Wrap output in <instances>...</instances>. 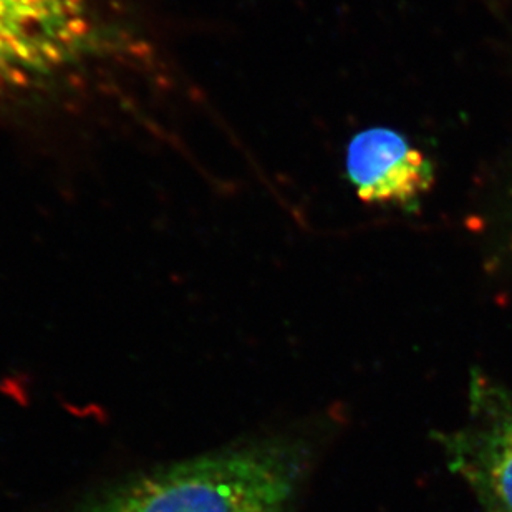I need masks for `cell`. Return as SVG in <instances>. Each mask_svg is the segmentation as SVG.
Here are the masks:
<instances>
[{"label":"cell","mask_w":512,"mask_h":512,"mask_svg":"<svg viewBox=\"0 0 512 512\" xmlns=\"http://www.w3.org/2000/svg\"><path fill=\"white\" fill-rule=\"evenodd\" d=\"M436 440L481 512H512V397L503 385L474 372L468 421Z\"/></svg>","instance_id":"obj_2"},{"label":"cell","mask_w":512,"mask_h":512,"mask_svg":"<svg viewBox=\"0 0 512 512\" xmlns=\"http://www.w3.org/2000/svg\"><path fill=\"white\" fill-rule=\"evenodd\" d=\"M87 0H0V87L63 65L88 32Z\"/></svg>","instance_id":"obj_3"},{"label":"cell","mask_w":512,"mask_h":512,"mask_svg":"<svg viewBox=\"0 0 512 512\" xmlns=\"http://www.w3.org/2000/svg\"><path fill=\"white\" fill-rule=\"evenodd\" d=\"M347 174L358 198L372 204L411 206L433 183L430 161L390 128H370L353 136Z\"/></svg>","instance_id":"obj_4"},{"label":"cell","mask_w":512,"mask_h":512,"mask_svg":"<svg viewBox=\"0 0 512 512\" xmlns=\"http://www.w3.org/2000/svg\"><path fill=\"white\" fill-rule=\"evenodd\" d=\"M302 473L294 446L254 441L133 479L80 512H289Z\"/></svg>","instance_id":"obj_1"}]
</instances>
